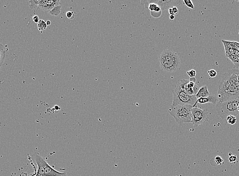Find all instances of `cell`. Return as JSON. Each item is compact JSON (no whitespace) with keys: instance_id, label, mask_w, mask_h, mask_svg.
Instances as JSON below:
<instances>
[{"instance_id":"obj_1","label":"cell","mask_w":239,"mask_h":176,"mask_svg":"<svg viewBox=\"0 0 239 176\" xmlns=\"http://www.w3.org/2000/svg\"><path fill=\"white\" fill-rule=\"evenodd\" d=\"M219 84L217 98L219 102H225L239 98V90L234 83H231L224 77H222Z\"/></svg>"},{"instance_id":"obj_2","label":"cell","mask_w":239,"mask_h":176,"mask_svg":"<svg viewBox=\"0 0 239 176\" xmlns=\"http://www.w3.org/2000/svg\"><path fill=\"white\" fill-rule=\"evenodd\" d=\"M160 66L165 72H173L179 70L180 60L177 53L170 49L164 50L159 57Z\"/></svg>"},{"instance_id":"obj_3","label":"cell","mask_w":239,"mask_h":176,"mask_svg":"<svg viewBox=\"0 0 239 176\" xmlns=\"http://www.w3.org/2000/svg\"><path fill=\"white\" fill-rule=\"evenodd\" d=\"M193 106L190 105L172 106L169 109V114L176 122L182 125L185 123H191V110Z\"/></svg>"},{"instance_id":"obj_4","label":"cell","mask_w":239,"mask_h":176,"mask_svg":"<svg viewBox=\"0 0 239 176\" xmlns=\"http://www.w3.org/2000/svg\"><path fill=\"white\" fill-rule=\"evenodd\" d=\"M239 106V98L225 102H218L216 105L217 112L219 116L222 119L229 115L236 116L239 114L238 108Z\"/></svg>"},{"instance_id":"obj_5","label":"cell","mask_w":239,"mask_h":176,"mask_svg":"<svg viewBox=\"0 0 239 176\" xmlns=\"http://www.w3.org/2000/svg\"><path fill=\"white\" fill-rule=\"evenodd\" d=\"M172 92L173 94L172 106L184 105H190L194 106L197 100L196 95H188L184 89L181 88L178 83L172 90Z\"/></svg>"},{"instance_id":"obj_6","label":"cell","mask_w":239,"mask_h":176,"mask_svg":"<svg viewBox=\"0 0 239 176\" xmlns=\"http://www.w3.org/2000/svg\"><path fill=\"white\" fill-rule=\"evenodd\" d=\"M29 2L30 3V7L31 9H40L47 12H50L54 7L60 5L59 0H32Z\"/></svg>"},{"instance_id":"obj_7","label":"cell","mask_w":239,"mask_h":176,"mask_svg":"<svg viewBox=\"0 0 239 176\" xmlns=\"http://www.w3.org/2000/svg\"><path fill=\"white\" fill-rule=\"evenodd\" d=\"M209 114L207 109L202 110L198 107H193L191 110V123L198 127L208 121Z\"/></svg>"},{"instance_id":"obj_8","label":"cell","mask_w":239,"mask_h":176,"mask_svg":"<svg viewBox=\"0 0 239 176\" xmlns=\"http://www.w3.org/2000/svg\"><path fill=\"white\" fill-rule=\"evenodd\" d=\"M152 1L158 5L162 11L166 9L169 10L174 7L180 6L184 3L180 0H152Z\"/></svg>"},{"instance_id":"obj_9","label":"cell","mask_w":239,"mask_h":176,"mask_svg":"<svg viewBox=\"0 0 239 176\" xmlns=\"http://www.w3.org/2000/svg\"><path fill=\"white\" fill-rule=\"evenodd\" d=\"M141 3L144 4L146 8L149 9L151 12V15L154 18H158L161 15L162 10L160 7L152 0L141 1Z\"/></svg>"},{"instance_id":"obj_10","label":"cell","mask_w":239,"mask_h":176,"mask_svg":"<svg viewBox=\"0 0 239 176\" xmlns=\"http://www.w3.org/2000/svg\"><path fill=\"white\" fill-rule=\"evenodd\" d=\"M43 164L44 169V176H67L66 173H62L54 170L44 160L43 161Z\"/></svg>"},{"instance_id":"obj_11","label":"cell","mask_w":239,"mask_h":176,"mask_svg":"<svg viewBox=\"0 0 239 176\" xmlns=\"http://www.w3.org/2000/svg\"><path fill=\"white\" fill-rule=\"evenodd\" d=\"M218 102L219 100L217 97L214 96V95H210L208 97H200L199 99H198L196 100V103L193 106V107H196V105L198 103H199L200 104H204L210 103H212V104L216 105L217 103Z\"/></svg>"},{"instance_id":"obj_12","label":"cell","mask_w":239,"mask_h":176,"mask_svg":"<svg viewBox=\"0 0 239 176\" xmlns=\"http://www.w3.org/2000/svg\"><path fill=\"white\" fill-rule=\"evenodd\" d=\"M209 95H210V94L209 91H208V87L206 85H204L200 88L196 97L198 99L200 97H208Z\"/></svg>"},{"instance_id":"obj_13","label":"cell","mask_w":239,"mask_h":176,"mask_svg":"<svg viewBox=\"0 0 239 176\" xmlns=\"http://www.w3.org/2000/svg\"><path fill=\"white\" fill-rule=\"evenodd\" d=\"M7 49L5 47L0 49V68L2 66L6 57Z\"/></svg>"},{"instance_id":"obj_14","label":"cell","mask_w":239,"mask_h":176,"mask_svg":"<svg viewBox=\"0 0 239 176\" xmlns=\"http://www.w3.org/2000/svg\"><path fill=\"white\" fill-rule=\"evenodd\" d=\"M61 10V6L59 5V6L54 7V8L52 9V10L50 11L49 13L50 14L55 16H57L60 14Z\"/></svg>"},{"instance_id":"obj_15","label":"cell","mask_w":239,"mask_h":176,"mask_svg":"<svg viewBox=\"0 0 239 176\" xmlns=\"http://www.w3.org/2000/svg\"><path fill=\"white\" fill-rule=\"evenodd\" d=\"M48 25L46 23V21L43 20H40L39 23H38L37 27L39 31L42 32L46 29Z\"/></svg>"},{"instance_id":"obj_16","label":"cell","mask_w":239,"mask_h":176,"mask_svg":"<svg viewBox=\"0 0 239 176\" xmlns=\"http://www.w3.org/2000/svg\"><path fill=\"white\" fill-rule=\"evenodd\" d=\"M226 119L227 123L231 125H233L237 122V118L236 116L233 115H229L227 117Z\"/></svg>"},{"instance_id":"obj_17","label":"cell","mask_w":239,"mask_h":176,"mask_svg":"<svg viewBox=\"0 0 239 176\" xmlns=\"http://www.w3.org/2000/svg\"><path fill=\"white\" fill-rule=\"evenodd\" d=\"M183 2L188 7L192 9H194V6L192 1L191 0H184Z\"/></svg>"},{"instance_id":"obj_18","label":"cell","mask_w":239,"mask_h":176,"mask_svg":"<svg viewBox=\"0 0 239 176\" xmlns=\"http://www.w3.org/2000/svg\"><path fill=\"white\" fill-rule=\"evenodd\" d=\"M215 162L217 165H222L223 164V160L222 158L219 156H217L215 158Z\"/></svg>"},{"instance_id":"obj_19","label":"cell","mask_w":239,"mask_h":176,"mask_svg":"<svg viewBox=\"0 0 239 176\" xmlns=\"http://www.w3.org/2000/svg\"><path fill=\"white\" fill-rule=\"evenodd\" d=\"M208 74L209 76L211 78H214L216 77L217 75V73L216 71L214 69H211L210 70L208 71Z\"/></svg>"},{"instance_id":"obj_20","label":"cell","mask_w":239,"mask_h":176,"mask_svg":"<svg viewBox=\"0 0 239 176\" xmlns=\"http://www.w3.org/2000/svg\"><path fill=\"white\" fill-rule=\"evenodd\" d=\"M187 74L190 78H194V77H196V70H194V69H192L191 70L188 71Z\"/></svg>"},{"instance_id":"obj_21","label":"cell","mask_w":239,"mask_h":176,"mask_svg":"<svg viewBox=\"0 0 239 176\" xmlns=\"http://www.w3.org/2000/svg\"><path fill=\"white\" fill-rule=\"evenodd\" d=\"M66 16L69 19H73L75 17V14L72 11H68L66 12Z\"/></svg>"},{"instance_id":"obj_22","label":"cell","mask_w":239,"mask_h":176,"mask_svg":"<svg viewBox=\"0 0 239 176\" xmlns=\"http://www.w3.org/2000/svg\"><path fill=\"white\" fill-rule=\"evenodd\" d=\"M237 160V156L236 155H231L229 158V162L231 163V162H235Z\"/></svg>"},{"instance_id":"obj_23","label":"cell","mask_w":239,"mask_h":176,"mask_svg":"<svg viewBox=\"0 0 239 176\" xmlns=\"http://www.w3.org/2000/svg\"><path fill=\"white\" fill-rule=\"evenodd\" d=\"M172 11H173V13L174 15H176L179 13V10L177 8V7H174L173 8H172Z\"/></svg>"},{"instance_id":"obj_24","label":"cell","mask_w":239,"mask_h":176,"mask_svg":"<svg viewBox=\"0 0 239 176\" xmlns=\"http://www.w3.org/2000/svg\"><path fill=\"white\" fill-rule=\"evenodd\" d=\"M200 87H198V85H196V84H195V85H194V88H192L193 89V90L194 91V95H196V93H198V91L199 90V89H200Z\"/></svg>"},{"instance_id":"obj_25","label":"cell","mask_w":239,"mask_h":176,"mask_svg":"<svg viewBox=\"0 0 239 176\" xmlns=\"http://www.w3.org/2000/svg\"><path fill=\"white\" fill-rule=\"evenodd\" d=\"M233 46L235 48V49L238 50L239 52V43L237 42L233 41Z\"/></svg>"},{"instance_id":"obj_26","label":"cell","mask_w":239,"mask_h":176,"mask_svg":"<svg viewBox=\"0 0 239 176\" xmlns=\"http://www.w3.org/2000/svg\"><path fill=\"white\" fill-rule=\"evenodd\" d=\"M33 21L35 23H38L40 19L39 17L37 15H35L33 17Z\"/></svg>"},{"instance_id":"obj_27","label":"cell","mask_w":239,"mask_h":176,"mask_svg":"<svg viewBox=\"0 0 239 176\" xmlns=\"http://www.w3.org/2000/svg\"><path fill=\"white\" fill-rule=\"evenodd\" d=\"M189 81L196 83V78H195V77H194V78H190V79H189Z\"/></svg>"},{"instance_id":"obj_28","label":"cell","mask_w":239,"mask_h":176,"mask_svg":"<svg viewBox=\"0 0 239 176\" xmlns=\"http://www.w3.org/2000/svg\"><path fill=\"white\" fill-rule=\"evenodd\" d=\"M175 18V15H170V16H169V19H170V20H171V21H173Z\"/></svg>"},{"instance_id":"obj_29","label":"cell","mask_w":239,"mask_h":176,"mask_svg":"<svg viewBox=\"0 0 239 176\" xmlns=\"http://www.w3.org/2000/svg\"><path fill=\"white\" fill-rule=\"evenodd\" d=\"M46 23L47 25H51V21H46Z\"/></svg>"},{"instance_id":"obj_30","label":"cell","mask_w":239,"mask_h":176,"mask_svg":"<svg viewBox=\"0 0 239 176\" xmlns=\"http://www.w3.org/2000/svg\"><path fill=\"white\" fill-rule=\"evenodd\" d=\"M4 47H5L4 46L2 45V44H0V49L1 48H3Z\"/></svg>"},{"instance_id":"obj_31","label":"cell","mask_w":239,"mask_h":176,"mask_svg":"<svg viewBox=\"0 0 239 176\" xmlns=\"http://www.w3.org/2000/svg\"><path fill=\"white\" fill-rule=\"evenodd\" d=\"M55 108H56V109H57V110H58V108H59V107L58 106H55Z\"/></svg>"},{"instance_id":"obj_32","label":"cell","mask_w":239,"mask_h":176,"mask_svg":"<svg viewBox=\"0 0 239 176\" xmlns=\"http://www.w3.org/2000/svg\"><path fill=\"white\" fill-rule=\"evenodd\" d=\"M238 111L239 113V107H238Z\"/></svg>"}]
</instances>
